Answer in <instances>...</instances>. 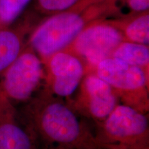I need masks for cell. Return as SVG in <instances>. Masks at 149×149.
I'll return each instance as SVG.
<instances>
[{
	"instance_id": "11",
	"label": "cell",
	"mask_w": 149,
	"mask_h": 149,
	"mask_svg": "<svg viewBox=\"0 0 149 149\" xmlns=\"http://www.w3.org/2000/svg\"><path fill=\"white\" fill-rule=\"evenodd\" d=\"M106 19L122 33L125 41L148 45V10L138 13H129L120 17Z\"/></svg>"
},
{
	"instance_id": "16",
	"label": "cell",
	"mask_w": 149,
	"mask_h": 149,
	"mask_svg": "<svg viewBox=\"0 0 149 149\" xmlns=\"http://www.w3.org/2000/svg\"><path fill=\"white\" fill-rule=\"evenodd\" d=\"M120 1H123V0H80L77 4L74 5V6H76L79 9H84L86 8V7L90 6L91 5L102 3L117 5V2Z\"/></svg>"
},
{
	"instance_id": "17",
	"label": "cell",
	"mask_w": 149,
	"mask_h": 149,
	"mask_svg": "<svg viewBox=\"0 0 149 149\" xmlns=\"http://www.w3.org/2000/svg\"><path fill=\"white\" fill-rule=\"evenodd\" d=\"M135 149H148V145H146V146H144L142 147H139V148H137Z\"/></svg>"
},
{
	"instance_id": "15",
	"label": "cell",
	"mask_w": 149,
	"mask_h": 149,
	"mask_svg": "<svg viewBox=\"0 0 149 149\" xmlns=\"http://www.w3.org/2000/svg\"><path fill=\"white\" fill-rule=\"evenodd\" d=\"M130 11V13H138L148 11L149 0H123Z\"/></svg>"
},
{
	"instance_id": "10",
	"label": "cell",
	"mask_w": 149,
	"mask_h": 149,
	"mask_svg": "<svg viewBox=\"0 0 149 149\" xmlns=\"http://www.w3.org/2000/svg\"><path fill=\"white\" fill-rule=\"evenodd\" d=\"M35 26L33 17L27 16L18 23L0 29V75L23 51Z\"/></svg>"
},
{
	"instance_id": "6",
	"label": "cell",
	"mask_w": 149,
	"mask_h": 149,
	"mask_svg": "<svg viewBox=\"0 0 149 149\" xmlns=\"http://www.w3.org/2000/svg\"><path fill=\"white\" fill-rule=\"evenodd\" d=\"M124 40L116 28L105 18H101L87 24L64 50L79 57L86 66L87 72H93L100 61L111 57L117 46Z\"/></svg>"
},
{
	"instance_id": "4",
	"label": "cell",
	"mask_w": 149,
	"mask_h": 149,
	"mask_svg": "<svg viewBox=\"0 0 149 149\" xmlns=\"http://www.w3.org/2000/svg\"><path fill=\"white\" fill-rule=\"evenodd\" d=\"M93 72L109 84L121 104L148 114L149 73L112 57L100 61Z\"/></svg>"
},
{
	"instance_id": "19",
	"label": "cell",
	"mask_w": 149,
	"mask_h": 149,
	"mask_svg": "<svg viewBox=\"0 0 149 149\" xmlns=\"http://www.w3.org/2000/svg\"><path fill=\"white\" fill-rule=\"evenodd\" d=\"M0 29H1V27H0Z\"/></svg>"
},
{
	"instance_id": "12",
	"label": "cell",
	"mask_w": 149,
	"mask_h": 149,
	"mask_svg": "<svg viewBox=\"0 0 149 149\" xmlns=\"http://www.w3.org/2000/svg\"><path fill=\"white\" fill-rule=\"evenodd\" d=\"M111 57L149 73L148 45L124 40L117 46Z\"/></svg>"
},
{
	"instance_id": "7",
	"label": "cell",
	"mask_w": 149,
	"mask_h": 149,
	"mask_svg": "<svg viewBox=\"0 0 149 149\" xmlns=\"http://www.w3.org/2000/svg\"><path fill=\"white\" fill-rule=\"evenodd\" d=\"M43 63L46 69V89L59 98L71 96L87 72L84 61L66 50L53 54Z\"/></svg>"
},
{
	"instance_id": "2",
	"label": "cell",
	"mask_w": 149,
	"mask_h": 149,
	"mask_svg": "<svg viewBox=\"0 0 149 149\" xmlns=\"http://www.w3.org/2000/svg\"><path fill=\"white\" fill-rule=\"evenodd\" d=\"M117 10L116 5L102 3L84 9L73 6L51 15L35 26L27 44L44 62L53 54L66 49L88 23Z\"/></svg>"
},
{
	"instance_id": "13",
	"label": "cell",
	"mask_w": 149,
	"mask_h": 149,
	"mask_svg": "<svg viewBox=\"0 0 149 149\" xmlns=\"http://www.w3.org/2000/svg\"><path fill=\"white\" fill-rule=\"evenodd\" d=\"M32 0H0V27L15 23Z\"/></svg>"
},
{
	"instance_id": "8",
	"label": "cell",
	"mask_w": 149,
	"mask_h": 149,
	"mask_svg": "<svg viewBox=\"0 0 149 149\" xmlns=\"http://www.w3.org/2000/svg\"><path fill=\"white\" fill-rule=\"evenodd\" d=\"M77 90L74 107L71 108L97 124L103 122L119 104L110 85L95 72L86 73Z\"/></svg>"
},
{
	"instance_id": "5",
	"label": "cell",
	"mask_w": 149,
	"mask_h": 149,
	"mask_svg": "<svg viewBox=\"0 0 149 149\" xmlns=\"http://www.w3.org/2000/svg\"><path fill=\"white\" fill-rule=\"evenodd\" d=\"M45 79L44 64L26 44L17 59L0 75V91L12 104L31 100Z\"/></svg>"
},
{
	"instance_id": "18",
	"label": "cell",
	"mask_w": 149,
	"mask_h": 149,
	"mask_svg": "<svg viewBox=\"0 0 149 149\" xmlns=\"http://www.w3.org/2000/svg\"><path fill=\"white\" fill-rule=\"evenodd\" d=\"M93 149H98V147H97V148H93Z\"/></svg>"
},
{
	"instance_id": "1",
	"label": "cell",
	"mask_w": 149,
	"mask_h": 149,
	"mask_svg": "<svg viewBox=\"0 0 149 149\" xmlns=\"http://www.w3.org/2000/svg\"><path fill=\"white\" fill-rule=\"evenodd\" d=\"M26 117L31 135L57 149H93L98 147L71 107L45 89L30 100Z\"/></svg>"
},
{
	"instance_id": "3",
	"label": "cell",
	"mask_w": 149,
	"mask_h": 149,
	"mask_svg": "<svg viewBox=\"0 0 149 149\" xmlns=\"http://www.w3.org/2000/svg\"><path fill=\"white\" fill-rule=\"evenodd\" d=\"M148 126L147 113L120 103L98 124L95 139L100 148L135 149L148 145Z\"/></svg>"
},
{
	"instance_id": "9",
	"label": "cell",
	"mask_w": 149,
	"mask_h": 149,
	"mask_svg": "<svg viewBox=\"0 0 149 149\" xmlns=\"http://www.w3.org/2000/svg\"><path fill=\"white\" fill-rule=\"evenodd\" d=\"M0 149H34L31 133L19 123L12 104L0 91Z\"/></svg>"
},
{
	"instance_id": "14",
	"label": "cell",
	"mask_w": 149,
	"mask_h": 149,
	"mask_svg": "<svg viewBox=\"0 0 149 149\" xmlns=\"http://www.w3.org/2000/svg\"><path fill=\"white\" fill-rule=\"evenodd\" d=\"M80 0H35V9L40 13L49 16L66 10Z\"/></svg>"
}]
</instances>
